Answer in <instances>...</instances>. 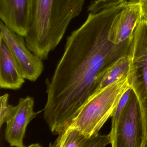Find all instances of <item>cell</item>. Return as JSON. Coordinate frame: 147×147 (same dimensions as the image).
<instances>
[{
  "label": "cell",
  "mask_w": 147,
  "mask_h": 147,
  "mask_svg": "<svg viewBox=\"0 0 147 147\" xmlns=\"http://www.w3.org/2000/svg\"><path fill=\"white\" fill-rule=\"evenodd\" d=\"M126 3L91 12L84 24L67 37L54 73L45 81L43 116L54 135H59L71 125L109 68L129 53L133 38L119 45L108 38L112 22Z\"/></svg>",
  "instance_id": "obj_1"
},
{
  "label": "cell",
  "mask_w": 147,
  "mask_h": 147,
  "mask_svg": "<svg viewBox=\"0 0 147 147\" xmlns=\"http://www.w3.org/2000/svg\"><path fill=\"white\" fill-rule=\"evenodd\" d=\"M85 0H32L31 22L25 37L28 49L42 60L59 45Z\"/></svg>",
  "instance_id": "obj_2"
},
{
  "label": "cell",
  "mask_w": 147,
  "mask_h": 147,
  "mask_svg": "<svg viewBox=\"0 0 147 147\" xmlns=\"http://www.w3.org/2000/svg\"><path fill=\"white\" fill-rule=\"evenodd\" d=\"M130 87L128 76L93 94L81 108L70 127L77 128L87 138L98 135L112 117L124 92Z\"/></svg>",
  "instance_id": "obj_3"
},
{
  "label": "cell",
  "mask_w": 147,
  "mask_h": 147,
  "mask_svg": "<svg viewBox=\"0 0 147 147\" xmlns=\"http://www.w3.org/2000/svg\"><path fill=\"white\" fill-rule=\"evenodd\" d=\"M131 59L128 78L140 106L147 134V20L136 27L129 50Z\"/></svg>",
  "instance_id": "obj_4"
},
{
  "label": "cell",
  "mask_w": 147,
  "mask_h": 147,
  "mask_svg": "<svg viewBox=\"0 0 147 147\" xmlns=\"http://www.w3.org/2000/svg\"><path fill=\"white\" fill-rule=\"evenodd\" d=\"M147 134L138 98L133 90L117 127L111 147H145Z\"/></svg>",
  "instance_id": "obj_5"
},
{
  "label": "cell",
  "mask_w": 147,
  "mask_h": 147,
  "mask_svg": "<svg viewBox=\"0 0 147 147\" xmlns=\"http://www.w3.org/2000/svg\"><path fill=\"white\" fill-rule=\"evenodd\" d=\"M1 34L6 39L25 79L36 81L44 71L43 60L31 52L26 45L25 38L7 27L1 21Z\"/></svg>",
  "instance_id": "obj_6"
},
{
  "label": "cell",
  "mask_w": 147,
  "mask_h": 147,
  "mask_svg": "<svg viewBox=\"0 0 147 147\" xmlns=\"http://www.w3.org/2000/svg\"><path fill=\"white\" fill-rule=\"evenodd\" d=\"M34 99L27 96L19 99L13 117L6 123L5 139L11 147H26L23 144L26 129L29 123L41 111L35 112Z\"/></svg>",
  "instance_id": "obj_7"
},
{
  "label": "cell",
  "mask_w": 147,
  "mask_h": 147,
  "mask_svg": "<svg viewBox=\"0 0 147 147\" xmlns=\"http://www.w3.org/2000/svg\"><path fill=\"white\" fill-rule=\"evenodd\" d=\"M32 0H0V18L4 25L25 38L30 26Z\"/></svg>",
  "instance_id": "obj_8"
},
{
  "label": "cell",
  "mask_w": 147,
  "mask_h": 147,
  "mask_svg": "<svg viewBox=\"0 0 147 147\" xmlns=\"http://www.w3.org/2000/svg\"><path fill=\"white\" fill-rule=\"evenodd\" d=\"M142 19L140 4L127 1L112 22L109 32L110 41L119 45L132 39L136 27Z\"/></svg>",
  "instance_id": "obj_9"
},
{
  "label": "cell",
  "mask_w": 147,
  "mask_h": 147,
  "mask_svg": "<svg viewBox=\"0 0 147 147\" xmlns=\"http://www.w3.org/2000/svg\"><path fill=\"white\" fill-rule=\"evenodd\" d=\"M19 65L6 39L0 34V87L18 90L25 83Z\"/></svg>",
  "instance_id": "obj_10"
},
{
  "label": "cell",
  "mask_w": 147,
  "mask_h": 147,
  "mask_svg": "<svg viewBox=\"0 0 147 147\" xmlns=\"http://www.w3.org/2000/svg\"><path fill=\"white\" fill-rule=\"evenodd\" d=\"M130 63L131 59L129 54L122 57L115 62L104 75L93 94L102 90L119 80L128 77L130 71Z\"/></svg>",
  "instance_id": "obj_11"
},
{
  "label": "cell",
  "mask_w": 147,
  "mask_h": 147,
  "mask_svg": "<svg viewBox=\"0 0 147 147\" xmlns=\"http://www.w3.org/2000/svg\"><path fill=\"white\" fill-rule=\"evenodd\" d=\"M88 139L77 128L70 127L48 147H81Z\"/></svg>",
  "instance_id": "obj_12"
},
{
  "label": "cell",
  "mask_w": 147,
  "mask_h": 147,
  "mask_svg": "<svg viewBox=\"0 0 147 147\" xmlns=\"http://www.w3.org/2000/svg\"><path fill=\"white\" fill-rule=\"evenodd\" d=\"M133 92V89L132 87H129L125 92H124L121 98L119 101V103L112 115V122H111V130L110 133L109 134L110 137V144L114 139L116 132L117 127V124L119 122L121 115L123 111L124 110L126 105L128 102L130 98V96Z\"/></svg>",
  "instance_id": "obj_13"
},
{
  "label": "cell",
  "mask_w": 147,
  "mask_h": 147,
  "mask_svg": "<svg viewBox=\"0 0 147 147\" xmlns=\"http://www.w3.org/2000/svg\"><path fill=\"white\" fill-rule=\"evenodd\" d=\"M9 95L5 93L0 97L1 114H0V127L4 123H7L14 116L16 110V106L8 103Z\"/></svg>",
  "instance_id": "obj_14"
},
{
  "label": "cell",
  "mask_w": 147,
  "mask_h": 147,
  "mask_svg": "<svg viewBox=\"0 0 147 147\" xmlns=\"http://www.w3.org/2000/svg\"><path fill=\"white\" fill-rule=\"evenodd\" d=\"M109 134L98 135L88 138L81 147H106L110 144Z\"/></svg>",
  "instance_id": "obj_15"
},
{
  "label": "cell",
  "mask_w": 147,
  "mask_h": 147,
  "mask_svg": "<svg viewBox=\"0 0 147 147\" xmlns=\"http://www.w3.org/2000/svg\"><path fill=\"white\" fill-rule=\"evenodd\" d=\"M111 0H96L89 7V10L91 12L97 11L108 6Z\"/></svg>",
  "instance_id": "obj_16"
},
{
  "label": "cell",
  "mask_w": 147,
  "mask_h": 147,
  "mask_svg": "<svg viewBox=\"0 0 147 147\" xmlns=\"http://www.w3.org/2000/svg\"><path fill=\"white\" fill-rule=\"evenodd\" d=\"M129 3L139 4L142 13V19L147 20V0H127Z\"/></svg>",
  "instance_id": "obj_17"
},
{
  "label": "cell",
  "mask_w": 147,
  "mask_h": 147,
  "mask_svg": "<svg viewBox=\"0 0 147 147\" xmlns=\"http://www.w3.org/2000/svg\"><path fill=\"white\" fill-rule=\"evenodd\" d=\"M127 0H111L110 3L113 4V3H116L120 2H123L126 1Z\"/></svg>",
  "instance_id": "obj_18"
},
{
  "label": "cell",
  "mask_w": 147,
  "mask_h": 147,
  "mask_svg": "<svg viewBox=\"0 0 147 147\" xmlns=\"http://www.w3.org/2000/svg\"><path fill=\"white\" fill-rule=\"evenodd\" d=\"M27 147H42L39 144L36 143V144H33Z\"/></svg>",
  "instance_id": "obj_19"
},
{
  "label": "cell",
  "mask_w": 147,
  "mask_h": 147,
  "mask_svg": "<svg viewBox=\"0 0 147 147\" xmlns=\"http://www.w3.org/2000/svg\"><path fill=\"white\" fill-rule=\"evenodd\" d=\"M145 147H147V143L146 144V146H145Z\"/></svg>",
  "instance_id": "obj_20"
}]
</instances>
